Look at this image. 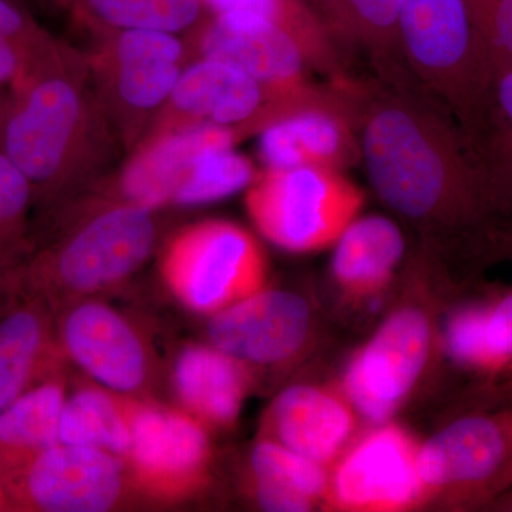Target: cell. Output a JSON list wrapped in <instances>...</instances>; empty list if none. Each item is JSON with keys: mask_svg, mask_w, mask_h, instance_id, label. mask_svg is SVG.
I'll return each mask as SVG.
<instances>
[{"mask_svg": "<svg viewBox=\"0 0 512 512\" xmlns=\"http://www.w3.org/2000/svg\"><path fill=\"white\" fill-rule=\"evenodd\" d=\"M241 140L234 128L211 124L150 134L130 151L116 185L106 195L156 212L180 207L201 157L211 148L237 146Z\"/></svg>", "mask_w": 512, "mask_h": 512, "instance_id": "16", "label": "cell"}, {"mask_svg": "<svg viewBox=\"0 0 512 512\" xmlns=\"http://www.w3.org/2000/svg\"><path fill=\"white\" fill-rule=\"evenodd\" d=\"M157 212L109 197L90 202L46 245L33 249L16 291L35 295L53 312L100 298L137 274L156 249Z\"/></svg>", "mask_w": 512, "mask_h": 512, "instance_id": "3", "label": "cell"}, {"mask_svg": "<svg viewBox=\"0 0 512 512\" xmlns=\"http://www.w3.org/2000/svg\"><path fill=\"white\" fill-rule=\"evenodd\" d=\"M124 461L138 501L156 507L188 503L211 483L210 430L180 407L140 397Z\"/></svg>", "mask_w": 512, "mask_h": 512, "instance_id": "8", "label": "cell"}, {"mask_svg": "<svg viewBox=\"0 0 512 512\" xmlns=\"http://www.w3.org/2000/svg\"><path fill=\"white\" fill-rule=\"evenodd\" d=\"M94 20L106 29L153 30L180 35L201 19L202 0H84Z\"/></svg>", "mask_w": 512, "mask_h": 512, "instance_id": "29", "label": "cell"}, {"mask_svg": "<svg viewBox=\"0 0 512 512\" xmlns=\"http://www.w3.org/2000/svg\"><path fill=\"white\" fill-rule=\"evenodd\" d=\"M252 493L265 511L306 512L329 493L328 467L261 437L249 457Z\"/></svg>", "mask_w": 512, "mask_h": 512, "instance_id": "25", "label": "cell"}, {"mask_svg": "<svg viewBox=\"0 0 512 512\" xmlns=\"http://www.w3.org/2000/svg\"><path fill=\"white\" fill-rule=\"evenodd\" d=\"M64 370L43 377L0 410V477L8 480L47 448L60 443V420L69 396Z\"/></svg>", "mask_w": 512, "mask_h": 512, "instance_id": "23", "label": "cell"}, {"mask_svg": "<svg viewBox=\"0 0 512 512\" xmlns=\"http://www.w3.org/2000/svg\"><path fill=\"white\" fill-rule=\"evenodd\" d=\"M55 319L67 362L100 386L147 397L156 377V359L136 323L100 298L70 303L55 313Z\"/></svg>", "mask_w": 512, "mask_h": 512, "instance_id": "11", "label": "cell"}, {"mask_svg": "<svg viewBox=\"0 0 512 512\" xmlns=\"http://www.w3.org/2000/svg\"><path fill=\"white\" fill-rule=\"evenodd\" d=\"M498 77L512 67V0H471Z\"/></svg>", "mask_w": 512, "mask_h": 512, "instance_id": "31", "label": "cell"}, {"mask_svg": "<svg viewBox=\"0 0 512 512\" xmlns=\"http://www.w3.org/2000/svg\"><path fill=\"white\" fill-rule=\"evenodd\" d=\"M190 52L238 66L274 92L293 100L329 101L346 93L311 80L312 66L301 45L281 26L256 16H214L195 33Z\"/></svg>", "mask_w": 512, "mask_h": 512, "instance_id": "12", "label": "cell"}, {"mask_svg": "<svg viewBox=\"0 0 512 512\" xmlns=\"http://www.w3.org/2000/svg\"><path fill=\"white\" fill-rule=\"evenodd\" d=\"M356 427L348 399L312 384L286 387L262 421V437L328 467L340 457Z\"/></svg>", "mask_w": 512, "mask_h": 512, "instance_id": "19", "label": "cell"}, {"mask_svg": "<svg viewBox=\"0 0 512 512\" xmlns=\"http://www.w3.org/2000/svg\"><path fill=\"white\" fill-rule=\"evenodd\" d=\"M478 157L512 200V67L495 84L490 124Z\"/></svg>", "mask_w": 512, "mask_h": 512, "instance_id": "30", "label": "cell"}, {"mask_svg": "<svg viewBox=\"0 0 512 512\" xmlns=\"http://www.w3.org/2000/svg\"><path fill=\"white\" fill-rule=\"evenodd\" d=\"M33 208L29 181L0 151V292L15 291L20 271L35 249L30 225Z\"/></svg>", "mask_w": 512, "mask_h": 512, "instance_id": "28", "label": "cell"}, {"mask_svg": "<svg viewBox=\"0 0 512 512\" xmlns=\"http://www.w3.org/2000/svg\"><path fill=\"white\" fill-rule=\"evenodd\" d=\"M82 55L97 99L130 153L170 99L190 47L173 33L113 30Z\"/></svg>", "mask_w": 512, "mask_h": 512, "instance_id": "5", "label": "cell"}, {"mask_svg": "<svg viewBox=\"0 0 512 512\" xmlns=\"http://www.w3.org/2000/svg\"><path fill=\"white\" fill-rule=\"evenodd\" d=\"M5 483L16 511L109 512L137 500L123 458L73 444L47 448Z\"/></svg>", "mask_w": 512, "mask_h": 512, "instance_id": "10", "label": "cell"}, {"mask_svg": "<svg viewBox=\"0 0 512 512\" xmlns=\"http://www.w3.org/2000/svg\"><path fill=\"white\" fill-rule=\"evenodd\" d=\"M316 18L338 40L365 50L382 82L414 87L400 40L402 0H303Z\"/></svg>", "mask_w": 512, "mask_h": 512, "instance_id": "22", "label": "cell"}, {"mask_svg": "<svg viewBox=\"0 0 512 512\" xmlns=\"http://www.w3.org/2000/svg\"><path fill=\"white\" fill-rule=\"evenodd\" d=\"M484 370L495 372L512 362V292L491 306H481Z\"/></svg>", "mask_w": 512, "mask_h": 512, "instance_id": "32", "label": "cell"}, {"mask_svg": "<svg viewBox=\"0 0 512 512\" xmlns=\"http://www.w3.org/2000/svg\"><path fill=\"white\" fill-rule=\"evenodd\" d=\"M420 444L396 424H379L340 457L326 500L355 512L409 510L429 493L421 480Z\"/></svg>", "mask_w": 512, "mask_h": 512, "instance_id": "14", "label": "cell"}, {"mask_svg": "<svg viewBox=\"0 0 512 512\" xmlns=\"http://www.w3.org/2000/svg\"><path fill=\"white\" fill-rule=\"evenodd\" d=\"M249 384V367L210 342L183 346L171 367L177 407L210 431L237 424Z\"/></svg>", "mask_w": 512, "mask_h": 512, "instance_id": "20", "label": "cell"}, {"mask_svg": "<svg viewBox=\"0 0 512 512\" xmlns=\"http://www.w3.org/2000/svg\"><path fill=\"white\" fill-rule=\"evenodd\" d=\"M362 161L384 204L436 234L500 235L512 200L447 111L413 87L357 83Z\"/></svg>", "mask_w": 512, "mask_h": 512, "instance_id": "1", "label": "cell"}, {"mask_svg": "<svg viewBox=\"0 0 512 512\" xmlns=\"http://www.w3.org/2000/svg\"><path fill=\"white\" fill-rule=\"evenodd\" d=\"M400 40L414 83L480 151L497 84L471 0H402Z\"/></svg>", "mask_w": 512, "mask_h": 512, "instance_id": "4", "label": "cell"}, {"mask_svg": "<svg viewBox=\"0 0 512 512\" xmlns=\"http://www.w3.org/2000/svg\"><path fill=\"white\" fill-rule=\"evenodd\" d=\"M311 329L312 312L305 298L266 286L208 318L207 338L248 367L279 366L299 355Z\"/></svg>", "mask_w": 512, "mask_h": 512, "instance_id": "15", "label": "cell"}, {"mask_svg": "<svg viewBox=\"0 0 512 512\" xmlns=\"http://www.w3.org/2000/svg\"><path fill=\"white\" fill-rule=\"evenodd\" d=\"M0 37L18 47L28 57V62L53 39L33 25L10 0H0Z\"/></svg>", "mask_w": 512, "mask_h": 512, "instance_id": "33", "label": "cell"}, {"mask_svg": "<svg viewBox=\"0 0 512 512\" xmlns=\"http://www.w3.org/2000/svg\"><path fill=\"white\" fill-rule=\"evenodd\" d=\"M349 101L348 96L329 101L289 99L235 64L212 57H194L185 66L170 99L146 136L174 128L211 124L234 128L242 138H247L261 133L269 124L293 111Z\"/></svg>", "mask_w": 512, "mask_h": 512, "instance_id": "9", "label": "cell"}, {"mask_svg": "<svg viewBox=\"0 0 512 512\" xmlns=\"http://www.w3.org/2000/svg\"><path fill=\"white\" fill-rule=\"evenodd\" d=\"M427 490H484L512 471V412L461 417L420 444Z\"/></svg>", "mask_w": 512, "mask_h": 512, "instance_id": "17", "label": "cell"}, {"mask_svg": "<svg viewBox=\"0 0 512 512\" xmlns=\"http://www.w3.org/2000/svg\"><path fill=\"white\" fill-rule=\"evenodd\" d=\"M82 52L55 39L30 57L10 90L0 151L32 187L36 208H53L99 174L119 143Z\"/></svg>", "mask_w": 512, "mask_h": 512, "instance_id": "2", "label": "cell"}, {"mask_svg": "<svg viewBox=\"0 0 512 512\" xmlns=\"http://www.w3.org/2000/svg\"><path fill=\"white\" fill-rule=\"evenodd\" d=\"M10 101V90L0 89V131H2L3 121H5L6 111H8Z\"/></svg>", "mask_w": 512, "mask_h": 512, "instance_id": "36", "label": "cell"}, {"mask_svg": "<svg viewBox=\"0 0 512 512\" xmlns=\"http://www.w3.org/2000/svg\"><path fill=\"white\" fill-rule=\"evenodd\" d=\"M363 202L357 184L333 168L264 167L245 190V208L259 234L292 254L333 247Z\"/></svg>", "mask_w": 512, "mask_h": 512, "instance_id": "7", "label": "cell"}, {"mask_svg": "<svg viewBox=\"0 0 512 512\" xmlns=\"http://www.w3.org/2000/svg\"><path fill=\"white\" fill-rule=\"evenodd\" d=\"M138 400L94 382L82 384L64 403L60 443L100 448L126 460Z\"/></svg>", "mask_w": 512, "mask_h": 512, "instance_id": "26", "label": "cell"}, {"mask_svg": "<svg viewBox=\"0 0 512 512\" xmlns=\"http://www.w3.org/2000/svg\"><path fill=\"white\" fill-rule=\"evenodd\" d=\"M507 510L512 511V500L510 501V503L507 504Z\"/></svg>", "mask_w": 512, "mask_h": 512, "instance_id": "37", "label": "cell"}, {"mask_svg": "<svg viewBox=\"0 0 512 512\" xmlns=\"http://www.w3.org/2000/svg\"><path fill=\"white\" fill-rule=\"evenodd\" d=\"M433 328L421 309L392 313L356 353L343 376V392L355 412L376 424L399 409L429 362Z\"/></svg>", "mask_w": 512, "mask_h": 512, "instance_id": "13", "label": "cell"}, {"mask_svg": "<svg viewBox=\"0 0 512 512\" xmlns=\"http://www.w3.org/2000/svg\"><path fill=\"white\" fill-rule=\"evenodd\" d=\"M19 293L0 312V410L67 363L55 312L37 296Z\"/></svg>", "mask_w": 512, "mask_h": 512, "instance_id": "21", "label": "cell"}, {"mask_svg": "<svg viewBox=\"0 0 512 512\" xmlns=\"http://www.w3.org/2000/svg\"><path fill=\"white\" fill-rule=\"evenodd\" d=\"M161 281L195 315H217L269 286L258 238L234 221L202 220L174 232L158 259Z\"/></svg>", "mask_w": 512, "mask_h": 512, "instance_id": "6", "label": "cell"}, {"mask_svg": "<svg viewBox=\"0 0 512 512\" xmlns=\"http://www.w3.org/2000/svg\"><path fill=\"white\" fill-rule=\"evenodd\" d=\"M28 67V57L8 42L0 37V89L12 90L22 79Z\"/></svg>", "mask_w": 512, "mask_h": 512, "instance_id": "34", "label": "cell"}, {"mask_svg": "<svg viewBox=\"0 0 512 512\" xmlns=\"http://www.w3.org/2000/svg\"><path fill=\"white\" fill-rule=\"evenodd\" d=\"M16 511L15 504H13L12 497L8 490L5 480L0 477V512Z\"/></svg>", "mask_w": 512, "mask_h": 512, "instance_id": "35", "label": "cell"}, {"mask_svg": "<svg viewBox=\"0 0 512 512\" xmlns=\"http://www.w3.org/2000/svg\"><path fill=\"white\" fill-rule=\"evenodd\" d=\"M332 276L346 295L367 299L386 288L406 249L402 229L382 215L357 217L333 245Z\"/></svg>", "mask_w": 512, "mask_h": 512, "instance_id": "24", "label": "cell"}, {"mask_svg": "<svg viewBox=\"0 0 512 512\" xmlns=\"http://www.w3.org/2000/svg\"><path fill=\"white\" fill-rule=\"evenodd\" d=\"M258 137L264 167L345 171L362 161L357 89L350 103L293 111L269 124Z\"/></svg>", "mask_w": 512, "mask_h": 512, "instance_id": "18", "label": "cell"}, {"mask_svg": "<svg viewBox=\"0 0 512 512\" xmlns=\"http://www.w3.org/2000/svg\"><path fill=\"white\" fill-rule=\"evenodd\" d=\"M214 16L244 15L269 20L285 29L301 45L312 69L330 83H345V60L338 40L316 18L303 0H202Z\"/></svg>", "mask_w": 512, "mask_h": 512, "instance_id": "27", "label": "cell"}]
</instances>
